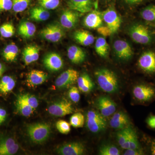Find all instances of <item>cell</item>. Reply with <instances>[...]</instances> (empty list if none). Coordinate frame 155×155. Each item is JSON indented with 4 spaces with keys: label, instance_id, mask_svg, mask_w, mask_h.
<instances>
[{
    "label": "cell",
    "instance_id": "681fc988",
    "mask_svg": "<svg viewBox=\"0 0 155 155\" xmlns=\"http://www.w3.org/2000/svg\"><path fill=\"white\" fill-rule=\"evenodd\" d=\"M143 0H125V2L129 4H137V3L142 2Z\"/></svg>",
    "mask_w": 155,
    "mask_h": 155
},
{
    "label": "cell",
    "instance_id": "52a82bcc",
    "mask_svg": "<svg viewBox=\"0 0 155 155\" xmlns=\"http://www.w3.org/2000/svg\"><path fill=\"white\" fill-rule=\"evenodd\" d=\"M134 96L137 101L142 102L149 101L155 96V89L150 85L140 84L133 89Z\"/></svg>",
    "mask_w": 155,
    "mask_h": 155
},
{
    "label": "cell",
    "instance_id": "e575fe53",
    "mask_svg": "<svg viewBox=\"0 0 155 155\" xmlns=\"http://www.w3.org/2000/svg\"><path fill=\"white\" fill-rule=\"evenodd\" d=\"M129 149H141L139 143L137 135L133 128L130 127L129 134Z\"/></svg>",
    "mask_w": 155,
    "mask_h": 155
},
{
    "label": "cell",
    "instance_id": "ba28073f",
    "mask_svg": "<svg viewBox=\"0 0 155 155\" xmlns=\"http://www.w3.org/2000/svg\"><path fill=\"white\" fill-rule=\"evenodd\" d=\"M79 73L75 69H67L59 75L56 79V86L59 88L68 87L77 81Z\"/></svg>",
    "mask_w": 155,
    "mask_h": 155
},
{
    "label": "cell",
    "instance_id": "4316f807",
    "mask_svg": "<svg viewBox=\"0 0 155 155\" xmlns=\"http://www.w3.org/2000/svg\"><path fill=\"white\" fill-rule=\"evenodd\" d=\"M19 54V48L14 43L8 45L3 50L2 54L5 60L13 62L16 61Z\"/></svg>",
    "mask_w": 155,
    "mask_h": 155
},
{
    "label": "cell",
    "instance_id": "7a4b0ae2",
    "mask_svg": "<svg viewBox=\"0 0 155 155\" xmlns=\"http://www.w3.org/2000/svg\"><path fill=\"white\" fill-rule=\"evenodd\" d=\"M51 131L50 125L46 123H35L27 126L28 136L32 141L37 143L46 141L49 137Z\"/></svg>",
    "mask_w": 155,
    "mask_h": 155
},
{
    "label": "cell",
    "instance_id": "277c9868",
    "mask_svg": "<svg viewBox=\"0 0 155 155\" xmlns=\"http://www.w3.org/2000/svg\"><path fill=\"white\" fill-rule=\"evenodd\" d=\"M129 34L134 41L140 44H149L152 39L149 30L142 24L132 25L129 30Z\"/></svg>",
    "mask_w": 155,
    "mask_h": 155
},
{
    "label": "cell",
    "instance_id": "60d3db41",
    "mask_svg": "<svg viewBox=\"0 0 155 155\" xmlns=\"http://www.w3.org/2000/svg\"><path fill=\"white\" fill-rule=\"evenodd\" d=\"M69 97L70 99L74 103H78L80 99V95L77 87H72L69 89Z\"/></svg>",
    "mask_w": 155,
    "mask_h": 155
},
{
    "label": "cell",
    "instance_id": "d6986e66",
    "mask_svg": "<svg viewBox=\"0 0 155 155\" xmlns=\"http://www.w3.org/2000/svg\"><path fill=\"white\" fill-rule=\"evenodd\" d=\"M67 5L71 10L86 13L91 11L93 3L92 0H68Z\"/></svg>",
    "mask_w": 155,
    "mask_h": 155
},
{
    "label": "cell",
    "instance_id": "cb8c5ba5",
    "mask_svg": "<svg viewBox=\"0 0 155 155\" xmlns=\"http://www.w3.org/2000/svg\"><path fill=\"white\" fill-rule=\"evenodd\" d=\"M36 30V26L33 23L29 21H24L19 24L18 31L19 35L23 38H29L34 35Z\"/></svg>",
    "mask_w": 155,
    "mask_h": 155
},
{
    "label": "cell",
    "instance_id": "ab89813d",
    "mask_svg": "<svg viewBox=\"0 0 155 155\" xmlns=\"http://www.w3.org/2000/svg\"><path fill=\"white\" fill-rule=\"evenodd\" d=\"M56 127L60 133L63 134H67L71 130L70 124L64 120H60L57 122Z\"/></svg>",
    "mask_w": 155,
    "mask_h": 155
},
{
    "label": "cell",
    "instance_id": "74e56055",
    "mask_svg": "<svg viewBox=\"0 0 155 155\" xmlns=\"http://www.w3.org/2000/svg\"><path fill=\"white\" fill-rule=\"evenodd\" d=\"M39 4L47 10H54L60 5V0H38Z\"/></svg>",
    "mask_w": 155,
    "mask_h": 155
},
{
    "label": "cell",
    "instance_id": "f546056e",
    "mask_svg": "<svg viewBox=\"0 0 155 155\" xmlns=\"http://www.w3.org/2000/svg\"><path fill=\"white\" fill-rule=\"evenodd\" d=\"M95 50L97 54L101 58H106L109 51V45L104 38L99 37L95 44Z\"/></svg>",
    "mask_w": 155,
    "mask_h": 155
},
{
    "label": "cell",
    "instance_id": "7bdbcfd3",
    "mask_svg": "<svg viewBox=\"0 0 155 155\" xmlns=\"http://www.w3.org/2000/svg\"><path fill=\"white\" fill-rule=\"evenodd\" d=\"M97 31L98 33L104 37L110 36L111 35L113 34L110 29L107 26H102L101 25L99 27L97 28Z\"/></svg>",
    "mask_w": 155,
    "mask_h": 155
},
{
    "label": "cell",
    "instance_id": "2e32d148",
    "mask_svg": "<svg viewBox=\"0 0 155 155\" xmlns=\"http://www.w3.org/2000/svg\"><path fill=\"white\" fill-rule=\"evenodd\" d=\"M19 145L14 139L4 137L0 139V155H13L17 152Z\"/></svg>",
    "mask_w": 155,
    "mask_h": 155
},
{
    "label": "cell",
    "instance_id": "4dcf8cb0",
    "mask_svg": "<svg viewBox=\"0 0 155 155\" xmlns=\"http://www.w3.org/2000/svg\"><path fill=\"white\" fill-rule=\"evenodd\" d=\"M101 155H119L120 152L119 149L115 146L111 144L104 145L99 150Z\"/></svg>",
    "mask_w": 155,
    "mask_h": 155
},
{
    "label": "cell",
    "instance_id": "f35d334b",
    "mask_svg": "<svg viewBox=\"0 0 155 155\" xmlns=\"http://www.w3.org/2000/svg\"><path fill=\"white\" fill-rule=\"evenodd\" d=\"M22 99L31 107L33 110L36 109L38 106V101L36 97L32 95L26 94L20 95Z\"/></svg>",
    "mask_w": 155,
    "mask_h": 155
},
{
    "label": "cell",
    "instance_id": "484cf974",
    "mask_svg": "<svg viewBox=\"0 0 155 155\" xmlns=\"http://www.w3.org/2000/svg\"><path fill=\"white\" fill-rule=\"evenodd\" d=\"M30 18L34 21L43 22L49 18L50 14L47 9L42 7H35L30 12Z\"/></svg>",
    "mask_w": 155,
    "mask_h": 155
},
{
    "label": "cell",
    "instance_id": "e0dca14e",
    "mask_svg": "<svg viewBox=\"0 0 155 155\" xmlns=\"http://www.w3.org/2000/svg\"><path fill=\"white\" fill-rule=\"evenodd\" d=\"M102 23L101 13L97 11H91L87 14L84 19V25L90 29L98 28L101 26Z\"/></svg>",
    "mask_w": 155,
    "mask_h": 155
},
{
    "label": "cell",
    "instance_id": "44dd1931",
    "mask_svg": "<svg viewBox=\"0 0 155 155\" xmlns=\"http://www.w3.org/2000/svg\"><path fill=\"white\" fill-rule=\"evenodd\" d=\"M129 123V119L128 116L122 112H117L114 114L110 121L111 127L117 129L125 128Z\"/></svg>",
    "mask_w": 155,
    "mask_h": 155
},
{
    "label": "cell",
    "instance_id": "6da1fadb",
    "mask_svg": "<svg viewBox=\"0 0 155 155\" xmlns=\"http://www.w3.org/2000/svg\"><path fill=\"white\" fill-rule=\"evenodd\" d=\"M95 75L100 88L106 92L114 93L118 91L119 85L118 78L112 70L105 68L97 70Z\"/></svg>",
    "mask_w": 155,
    "mask_h": 155
},
{
    "label": "cell",
    "instance_id": "83f0119b",
    "mask_svg": "<svg viewBox=\"0 0 155 155\" xmlns=\"http://www.w3.org/2000/svg\"><path fill=\"white\" fill-rule=\"evenodd\" d=\"M16 85V82L13 78L8 75L3 76L0 81V93L7 94L12 91Z\"/></svg>",
    "mask_w": 155,
    "mask_h": 155
},
{
    "label": "cell",
    "instance_id": "8fae6325",
    "mask_svg": "<svg viewBox=\"0 0 155 155\" xmlns=\"http://www.w3.org/2000/svg\"><path fill=\"white\" fill-rule=\"evenodd\" d=\"M114 51L116 56L122 60H129L133 55V51L130 45L127 41L118 40L114 42Z\"/></svg>",
    "mask_w": 155,
    "mask_h": 155
},
{
    "label": "cell",
    "instance_id": "7402d4cb",
    "mask_svg": "<svg viewBox=\"0 0 155 155\" xmlns=\"http://www.w3.org/2000/svg\"><path fill=\"white\" fill-rule=\"evenodd\" d=\"M40 49L35 45H29L25 47L22 51V58L26 65L38 60Z\"/></svg>",
    "mask_w": 155,
    "mask_h": 155
},
{
    "label": "cell",
    "instance_id": "30bf717a",
    "mask_svg": "<svg viewBox=\"0 0 155 155\" xmlns=\"http://www.w3.org/2000/svg\"><path fill=\"white\" fill-rule=\"evenodd\" d=\"M139 67L147 73L155 72V52L152 51L145 52L138 60Z\"/></svg>",
    "mask_w": 155,
    "mask_h": 155
},
{
    "label": "cell",
    "instance_id": "bcb514c9",
    "mask_svg": "<svg viewBox=\"0 0 155 155\" xmlns=\"http://www.w3.org/2000/svg\"><path fill=\"white\" fill-rule=\"evenodd\" d=\"M7 116V111L5 109L0 108V125H2L3 123L5 122Z\"/></svg>",
    "mask_w": 155,
    "mask_h": 155
},
{
    "label": "cell",
    "instance_id": "603a6c76",
    "mask_svg": "<svg viewBox=\"0 0 155 155\" xmlns=\"http://www.w3.org/2000/svg\"><path fill=\"white\" fill-rule=\"evenodd\" d=\"M73 37L78 43L84 46L91 45L94 43L95 41L94 36L86 30L76 31L74 32Z\"/></svg>",
    "mask_w": 155,
    "mask_h": 155
},
{
    "label": "cell",
    "instance_id": "5b68a950",
    "mask_svg": "<svg viewBox=\"0 0 155 155\" xmlns=\"http://www.w3.org/2000/svg\"><path fill=\"white\" fill-rule=\"evenodd\" d=\"M42 38L51 42H57L64 37L65 33L63 28L57 24H51L41 31Z\"/></svg>",
    "mask_w": 155,
    "mask_h": 155
},
{
    "label": "cell",
    "instance_id": "f6af8a7d",
    "mask_svg": "<svg viewBox=\"0 0 155 155\" xmlns=\"http://www.w3.org/2000/svg\"><path fill=\"white\" fill-rule=\"evenodd\" d=\"M147 123L151 128L155 129V116L152 115L150 116L147 119Z\"/></svg>",
    "mask_w": 155,
    "mask_h": 155
},
{
    "label": "cell",
    "instance_id": "d4e9b609",
    "mask_svg": "<svg viewBox=\"0 0 155 155\" xmlns=\"http://www.w3.org/2000/svg\"><path fill=\"white\" fill-rule=\"evenodd\" d=\"M77 82L78 88L83 92H89L94 88V83L89 75L86 73L78 77Z\"/></svg>",
    "mask_w": 155,
    "mask_h": 155
},
{
    "label": "cell",
    "instance_id": "d590c367",
    "mask_svg": "<svg viewBox=\"0 0 155 155\" xmlns=\"http://www.w3.org/2000/svg\"><path fill=\"white\" fill-rule=\"evenodd\" d=\"M84 123V116L81 113L73 114L70 118V125L75 128L83 127Z\"/></svg>",
    "mask_w": 155,
    "mask_h": 155
},
{
    "label": "cell",
    "instance_id": "d6a6232c",
    "mask_svg": "<svg viewBox=\"0 0 155 155\" xmlns=\"http://www.w3.org/2000/svg\"><path fill=\"white\" fill-rule=\"evenodd\" d=\"M31 0H12L13 8L16 13H20L28 8Z\"/></svg>",
    "mask_w": 155,
    "mask_h": 155
},
{
    "label": "cell",
    "instance_id": "9c48e42d",
    "mask_svg": "<svg viewBox=\"0 0 155 155\" xmlns=\"http://www.w3.org/2000/svg\"><path fill=\"white\" fill-rule=\"evenodd\" d=\"M48 112L53 116L63 117L72 114L73 108L71 103L66 100H62L50 106L48 108Z\"/></svg>",
    "mask_w": 155,
    "mask_h": 155
},
{
    "label": "cell",
    "instance_id": "1f68e13d",
    "mask_svg": "<svg viewBox=\"0 0 155 155\" xmlns=\"http://www.w3.org/2000/svg\"><path fill=\"white\" fill-rule=\"evenodd\" d=\"M15 32V28L11 23H5L0 26V34L3 37L6 38L11 37L14 35Z\"/></svg>",
    "mask_w": 155,
    "mask_h": 155
},
{
    "label": "cell",
    "instance_id": "ee69618b",
    "mask_svg": "<svg viewBox=\"0 0 155 155\" xmlns=\"http://www.w3.org/2000/svg\"><path fill=\"white\" fill-rule=\"evenodd\" d=\"M124 155H144V153L141 149H128L126 150L124 153Z\"/></svg>",
    "mask_w": 155,
    "mask_h": 155
},
{
    "label": "cell",
    "instance_id": "c3c4849f",
    "mask_svg": "<svg viewBox=\"0 0 155 155\" xmlns=\"http://www.w3.org/2000/svg\"><path fill=\"white\" fill-rule=\"evenodd\" d=\"M5 66L2 63H0V78L2 77L3 73H4L5 71Z\"/></svg>",
    "mask_w": 155,
    "mask_h": 155
},
{
    "label": "cell",
    "instance_id": "9a60e30c",
    "mask_svg": "<svg viewBox=\"0 0 155 155\" xmlns=\"http://www.w3.org/2000/svg\"><path fill=\"white\" fill-rule=\"evenodd\" d=\"M85 148L83 144L73 142L62 146L58 150V153L62 155H81L83 154Z\"/></svg>",
    "mask_w": 155,
    "mask_h": 155
},
{
    "label": "cell",
    "instance_id": "7dc6e473",
    "mask_svg": "<svg viewBox=\"0 0 155 155\" xmlns=\"http://www.w3.org/2000/svg\"><path fill=\"white\" fill-rule=\"evenodd\" d=\"M150 150L152 155H155V140L152 142Z\"/></svg>",
    "mask_w": 155,
    "mask_h": 155
},
{
    "label": "cell",
    "instance_id": "836d02e7",
    "mask_svg": "<svg viewBox=\"0 0 155 155\" xmlns=\"http://www.w3.org/2000/svg\"><path fill=\"white\" fill-rule=\"evenodd\" d=\"M141 16L143 19L149 22L155 21V6H149L142 11Z\"/></svg>",
    "mask_w": 155,
    "mask_h": 155
},
{
    "label": "cell",
    "instance_id": "7c38bea8",
    "mask_svg": "<svg viewBox=\"0 0 155 155\" xmlns=\"http://www.w3.org/2000/svg\"><path fill=\"white\" fill-rule=\"evenodd\" d=\"M97 106L100 113L105 117L111 116L116 110V104L108 97L102 96L98 98L97 101Z\"/></svg>",
    "mask_w": 155,
    "mask_h": 155
},
{
    "label": "cell",
    "instance_id": "8992f818",
    "mask_svg": "<svg viewBox=\"0 0 155 155\" xmlns=\"http://www.w3.org/2000/svg\"><path fill=\"white\" fill-rule=\"evenodd\" d=\"M103 20L107 26L110 29L112 34L119 30L121 24V19L114 8H109L101 13Z\"/></svg>",
    "mask_w": 155,
    "mask_h": 155
},
{
    "label": "cell",
    "instance_id": "b9f144b4",
    "mask_svg": "<svg viewBox=\"0 0 155 155\" xmlns=\"http://www.w3.org/2000/svg\"><path fill=\"white\" fill-rule=\"evenodd\" d=\"M12 7V0H0V11H9Z\"/></svg>",
    "mask_w": 155,
    "mask_h": 155
},
{
    "label": "cell",
    "instance_id": "4fadbf2b",
    "mask_svg": "<svg viewBox=\"0 0 155 155\" xmlns=\"http://www.w3.org/2000/svg\"><path fill=\"white\" fill-rule=\"evenodd\" d=\"M43 64L48 70L56 72L63 68L64 61L61 56L57 53H51L44 58Z\"/></svg>",
    "mask_w": 155,
    "mask_h": 155
},
{
    "label": "cell",
    "instance_id": "3957f363",
    "mask_svg": "<svg viewBox=\"0 0 155 155\" xmlns=\"http://www.w3.org/2000/svg\"><path fill=\"white\" fill-rule=\"evenodd\" d=\"M107 122L105 117L101 113L94 110L87 112L86 117V126L90 131L98 133L105 130Z\"/></svg>",
    "mask_w": 155,
    "mask_h": 155
},
{
    "label": "cell",
    "instance_id": "ffe728a7",
    "mask_svg": "<svg viewBox=\"0 0 155 155\" xmlns=\"http://www.w3.org/2000/svg\"><path fill=\"white\" fill-rule=\"evenodd\" d=\"M67 56L73 64H80L85 60L86 54L83 50L75 45H72L67 50Z\"/></svg>",
    "mask_w": 155,
    "mask_h": 155
},
{
    "label": "cell",
    "instance_id": "8d00e7d4",
    "mask_svg": "<svg viewBox=\"0 0 155 155\" xmlns=\"http://www.w3.org/2000/svg\"><path fill=\"white\" fill-rule=\"evenodd\" d=\"M129 127H127L121 129L117 133V140L120 147L124 149L125 143L128 137L129 134Z\"/></svg>",
    "mask_w": 155,
    "mask_h": 155
},
{
    "label": "cell",
    "instance_id": "ac0fdd59",
    "mask_svg": "<svg viewBox=\"0 0 155 155\" xmlns=\"http://www.w3.org/2000/svg\"><path fill=\"white\" fill-rule=\"evenodd\" d=\"M47 73L38 70H33L27 75L26 84L29 87H34L41 84L46 81Z\"/></svg>",
    "mask_w": 155,
    "mask_h": 155
},
{
    "label": "cell",
    "instance_id": "5bb4252c",
    "mask_svg": "<svg viewBox=\"0 0 155 155\" xmlns=\"http://www.w3.org/2000/svg\"><path fill=\"white\" fill-rule=\"evenodd\" d=\"M79 18V12L71 9L65 10L60 18L61 26L66 29L73 28L77 24Z\"/></svg>",
    "mask_w": 155,
    "mask_h": 155
},
{
    "label": "cell",
    "instance_id": "f1b7e54d",
    "mask_svg": "<svg viewBox=\"0 0 155 155\" xmlns=\"http://www.w3.org/2000/svg\"><path fill=\"white\" fill-rule=\"evenodd\" d=\"M16 106L17 112L22 116L28 117L33 113V109L22 99L20 95L17 97Z\"/></svg>",
    "mask_w": 155,
    "mask_h": 155
}]
</instances>
